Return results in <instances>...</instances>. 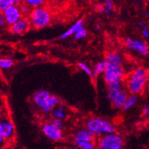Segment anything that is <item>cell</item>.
Segmentation results:
<instances>
[{
	"mask_svg": "<svg viewBox=\"0 0 149 149\" xmlns=\"http://www.w3.org/2000/svg\"><path fill=\"white\" fill-rule=\"evenodd\" d=\"M105 60L107 63V68L104 72V77L107 84L121 81L125 71L122 66V59L120 54L112 52L107 56Z\"/></svg>",
	"mask_w": 149,
	"mask_h": 149,
	"instance_id": "obj_1",
	"label": "cell"
},
{
	"mask_svg": "<svg viewBox=\"0 0 149 149\" xmlns=\"http://www.w3.org/2000/svg\"><path fill=\"white\" fill-rule=\"evenodd\" d=\"M149 81V72L144 68H138L132 72L128 81V88L133 94H140L144 91Z\"/></svg>",
	"mask_w": 149,
	"mask_h": 149,
	"instance_id": "obj_2",
	"label": "cell"
},
{
	"mask_svg": "<svg viewBox=\"0 0 149 149\" xmlns=\"http://www.w3.org/2000/svg\"><path fill=\"white\" fill-rule=\"evenodd\" d=\"M87 130L94 135H104L116 133V127L108 120L102 118L94 117L87 123Z\"/></svg>",
	"mask_w": 149,
	"mask_h": 149,
	"instance_id": "obj_3",
	"label": "cell"
},
{
	"mask_svg": "<svg viewBox=\"0 0 149 149\" xmlns=\"http://www.w3.org/2000/svg\"><path fill=\"white\" fill-rule=\"evenodd\" d=\"M51 16L49 12L43 8H33L30 12V22L36 28H44L50 23Z\"/></svg>",
	"mask_w": 149,
	"mask_h": 149,
	"instance_id": "obj_4",
	"label": "cell"
},
{
	"mask_svg": "<svg viewBox=\"0 0 149 149\" xmlns=\"http://www.w3.org/2000/svg\"><path fill=\"white\" fill-rule=\"evenodd\" d=\"M124 145L123 138L117 133L101 136L98 141L97 149H122Z\"/></svg>",
	"mask_w": 149,
	"mask_h": 149,
	"instance_id": "obj_5",
	"label": "cell"
},
{
	"mask_svg": "<svg viewBox=\"0 0 149 149\" xmlns=\"http://www.w3.org/2000/svg\"><path fill=\"white\" fill-rule=\"evenodd\" d=\"M15 133L14 124L9 118L0 116V135L5 140L10 139L13 137Z\"/></svg>",
	"mask_w": 149,
	"mask_h": 149,
	"instance_id": "obj_6",
	"label": "cell"
},
{
	"mask_svg": "<svg viewBox=\"0 0 149 149\" xmlns=\"http://www.w3.org/2000/svg\"><path fill=\"white\" fill-rule=\"evenodd\" d=\"M126 45L129 49L135 50L142 56H147L149 53L148 46L144 40H133L132 38H127L126 40Z\"/></svg>",
	"mask_w": 149,
	"mask_h": 149,
	"instance_id": "obj_7",
	"label": "cell"
},
{
	"mask_svg": "<svg viewBox=\"0 0 149 149\" xmlns=\"http://www.w3.org/2000/svg\"><path fill=\"white\" fill-rule=\"evenodd\" d=\"M42 130L44 135L52 141H58L63 139V135L62 131L56 127L52 123L44 124L42 127Z\"/></svg>",
	"mask_w": 149,
	"mask_h": 149,
	"instance_id": "obj_8",
	"label": "cell"
},
{
	"mask_svg": "<svg viewBox=\"0 0 149 149\" xmlns=\"http://www.w3.org/2000/svg\"><path fill=\"white\" fill-rule=\"evenodd\" d=\"M2 14L6 18V23L11 26L22 18V13L17 5H12L8 7Z\"/></svg>",
	"mask_w": 149,
	"mask_h": 149,
	"instance_id": "obj_9",
	"label": "cell"
},
{
	"mask_svg": "<svg viewBox=\"0 0 149 149\" xmlns=\"http://www.w3.org/2000/svg\"><path fill=\"white\" fill-rule=\"evenodd\" d=\"M30 25H31V22L29 20L25 18H22L18 22H16L12 25L10 26V31L17 35L22 34L29 29Z\"/></svg>",
	"mask_w": 149,
	"mask_h": 149,
	"instance_id": "obj_10",
	"label": "cell"
},
{
	"mask_svg": "<svg viewBox=\"0 0 149 149\" xmlns=\"http://www.w3.org/2000/svg\"><path fill=\"white\" fill-rule=\"evenodd\" d=\"M50 97L51 95L47 91L40 90L37 91V92L33 94V100L38 107H40L42 109Z\"/></svg>",
	"mask_w": 149,
	"mask_h": 149,
	"instance_id": "obj_11",
	"label": "cell"
},
{
	"mask_svg": "<svg viewBox=\"0 0 149 149\" xmlns=\"http://www.w3.org/2000/svg\"><path fill=\"white\" fill-rule=\"evenodd\" d=\"M93 135L87 129H82L79 130L74 134V142H87V141H92Z\"/></svg>",
	"mask_w": 149,
	"mask_h": 149,
	"instance_id": "obj_12",
	"label": "cell"
},
{
	"mask_svg": "<svg viewBox=\"0 0 149 149\" xmlns=\"http://www.w3.org/2000/svg\"><path fill=\"white\" fill-rule=\"evenodd\" d=\"M83 28H84V22H83V20H79L75 23L73 24L69 29H68L66 31L62 33L60 37H59V38L61 40H63L67 38V37H70L72 35H74L78 31H79V30Z\"/></svg>",
	"mask_w": 149,
	"mask_h": 149,
	"instance_id": "obj_13",
	"label": "cell"
},
{
	"mask_svg": "<svg viewBox=\"0 0 149 149\" xmlns=\"http://www.w3.org/2000/svg\"><path fill=\"white\" fill-rule=\"evenodd\" d=\"M128 96L125 91L122 90L116 94V96L111 100L112 104L116 108H123L126 104Z\"/></svg>",
	"mask_w": 149,
	"mask_h": 149,
	"instance_id": "obj_14",
	"label": "cell"
},
{
	"mask_svg": "<svg viewBox=\"0 0 149 149\" xmlns=\"http://www.w3.org/2000/svg\"><path fill=\"white\" fill-rule=\"evenodd\" d=\"M59 102V98L56 96H52L51 95V97L49 98V100H47L46 104L44 105V107L42 108V110H43V111L44 113H48L49 112L53 111V109L58 106Z\"/></svg>",
	"mask_w": 149,
	"mask_h": 149,
	"instance_id": "obj_15",
	"label": "cell"
},
{
	"mask_svg": "<svg viewBox=\"0 0 149 149\" xmlns=\"http://www.w3.org/2000/svg\"><path fill=\"white\" fill-rule=\"evenodd\" d=\"M97 8L99 12H100L103 14H110L113 9V2L110 0H106L104 3L98 4L97 6Z\"/></svg>",
	"mask_w": 149,
	"mask_h": 149,
	"instance_id": "obj_16",
	"label": "cell"
},
{
	"mask_svg": "<svg viewBox=\"0 0 149 149\" xmlns=\"http://www.w3.org/2000/svg\"><path fill=\"white\" fill-rule=\"evenodd\" d=\"M107 68V63L106 60L100 61V62L97 63L94 68L93 76L94 78H97L100 74L104 73V72L106 71Z\"/></svg>",
	"mask_w": 149,
	"mask_h": 149,
	"instance_id": "obj_17",
	"label": "cell"
},
{
	"mask_svg": "<svg viewBox=\"0 0 149 149\" xmlns=\"http://www.w3.org/2000/svg\"><path fill=\"white\" fill-rule=\"evenodd\" d=\"M52 115L54 119L61 120L64 119L65 117V112L63 105H58L56 107L54 108L52 111Z\"/></svg>",
	"mask_w": 149,
	"mask_h": 149,
	"instance_id": "obj_18",
	"label": "cell"
},
{
	"mask_svg": "<svg viewBox=\"0 0 149 149\" xmlns=\"http://www.w3.org/2000/svg\"><path fill=\"white\" fill-rule=\"evenodd\" d=\"M138 102V97L135 94H132L130 96L128 97L127 100L126 101V104L123 107V110L126 111V110H130L132 107H133L135 106L136 103Z\"/></svg>",
	"mask_w": 149,
	"mask_h": 149,
	"instance_id": "obj_19",
	"label": "cell"
},
{
	"mask_svg": "<svg viewBox=\"0 0 149 149\" xmlns=\"http://www.w3.org/2000/svg\"><path fill=\"white\" fill-rule=\"evenodd\" d=\"M19 4V1L15 0H0V13H3L8 7L12 5Z\"/></svg>",
	"mask_w": 149,
	"mask_h": 149,
	"instance_id": "obj_20",
	"label": "cell"
},
{
	"mask_svg": "<svg viewBox=\"0 0 149 149\" xmlns=\"http://www.w3.org/2000/svg\"><path fill=\"white\" fill-rule=\"evenodd\" d=\"M13 60L8 58H0V68L9 69L13 65Z\"/></svg>",
	"mask_w": 149,
	"mask_h": 149,
	"instance_id": "obj_21",
	"label": "cell"
},
{
	"mask_svg": "<svg viewBox=\"0 0 149 149\" xmlns=\"http://www.w3.org/2000/svg\"><path fill=\"white\" fill-rule=\"evenodd\" d=\"M75 145L79 149H95L92 141H87V142H74Z\"/></svg>",
	"mask_w": 149,
	"mask_h": 149,
	"instance_id": "obj_22",
	"label": "cell"
},
{
	"mask_svg": "<svg viewBox=\"0 0 149 149\" xmlns=\"http://www.w3.org/2000/svg\"><path fill=\"white\" fill-rule=\"evenodd\" d=\"M25 4L33 8H40L43 4V0H26Z\"/></svg>",
	"mask_w": 149,
	"mask_h": 149,
	"instance_id": "obj_23",
	"label": "cell"
},
{
	"mask_svg": "<svg viewBox=\"0 0 149 149\" xmlns=\"http://www.w3.org/2000/svg\"><path fill=\"white\" fill-rule=\"evenodd\" d=\"M78 66H79V68L81 70H82L84 72L86 73L88 76H93V72L91 71V69L85 64V63H79V64H78Z\"/></svg>",
	"mask_w": 149,
	"mask_h": 149,
	"instance_id": "obj_24",
	"label": "cell"
},
{
	"mask_svg": "<svg viewBox=\"0 0 149 149\" xmlns=\"http://www.w3.org/2000/svg\"><path fill=\"white\" fill-rule=\"evenodd\" d=\"M87 35H88V31L83 28L79 30V31H78L74 35V37L76 40H80L85 38L87 37Z\"/></svg>",
	"mask_w": 149,
	"mask_h": 149,
	"instance_id": "obj_25",
	"label": "cell"
},
{
	"mask_svg": "<svg viewBox=\"0 0 149 149\" xmlns=\"http://www.w3.org/2000/svg\"><path fill=\"white\" fill-rule=\"evenodd\" d=\"M108 89H115V90H122V82L121 81H114L113 83L107 84Z\"/></svg>",
	"mask_w": 149,
	"mask_h": 149,
	"instance_id": "obj_26",
	"label": "cell"
},
{
	"mask_svg": "<svg viewBox=\"0 0 149 149\" xmlns=\"http://www.w3.org/2000/svg\"><path fill=\"white\" fill-rule=\"evenodd\" d=\"M139 25L140 28H141L143 37H145V39H149V31L148 29L147 26L145 25L143 22H139Z\"/></svg>",
	"mask_w": 149,
	"mask_h": 149,
	"instance_id": "obj_27",
	"label": "cell"
},
{
	"mask_svg": "<svg viewBox=\"0 0 149 149\" xmlns=\"http://www.w3.org/2000/svg\"><path fill=\"white\" fill-rule=\"evenodd\" d=\"M52 123L54 125L56 128H58L59 130H62L63 127V123L61 120H57V119H53L52 121Z\"/></svg>",
	"mask_w": 149,
	"mask_h": 149,
	"instance_id": "obj_28",
	"label": "cell"
},
{
	"mask_svg": "<svg viewBox=\"0 0 149 149\" xmlns=\"http://www.w3.org/2000/svg\"><path fill=\"white\" fill-rule=\"evenodd\" d=\"M6 21L2 13H0V27H4L6 24Z\"/></svg>",
	"mask_w": 149,
	"mask_h": 149,
	"instance_id": "obj_29",
	"label": "cell"
},
{
	"mask_svg": "<svg viewBox=\"0 0 149 149\" xmlns=\"http://www.w3.org/2000/svg\"><path fill=\"white\" fill-rule=\"evenodd\" d=\"M19 8H20V10H21V12H22V14H23V13H26V12H28V11L30 10V8L26 4L22 5V6H20Z\"/></svg>",
	"mask_w": 149,
	"mask_h": 149,
	"instance_id": "obj_30",
	"label": "cell"
},
{
	"mask_svg": "<svg viewBox=\"0 0 149 149\" xmlns=\"http://www.w3.org/2000/svg\"><path fill=\"white\" fill-rule=\"evenodd\" d=\"M142 114L144 116H149V106L146 105L142 109Z\"/></svg>",
	"mask_w": 149,
	"mask_h": 149,
	"instance_id": "obj_31",
	"label": "cell"
},
{
	"mask_svg": "<svg viewBox=\"0 0 149 149\" xmlns=\"http://www.w3.org/2000/svg\"><path fill=\"white\" fill-rule=\"evenodd\" d=\"M4 143H5V139L2 137V136H1V135H0V148L3 146Z\"/></svg>",
	"mask_w": 149,
	"mask_h": 149,
	"instance_id": "obj_32",
	"label": "cell"
},
{
	"mask_svg": "<svg viewBox=\"0 0 149 149\" xmlns=\"http://www.w3.org/2000/svg\"><path fill=\"white\" fill-rule=\"evenodd\" d=\"M2 105H1V103H0V116H2Z\"/></svg>",
	"mask_w": 149,
	"mask_h": 149,
	"instance_id": "obj_33",
	"label": "cell"
},
{
	"mask_svg": "<svg viewBox=\"0 0 149 149\" xmlns=\"http://www.w3.org/2000/svg\"><path fill=\"white\" fill-rule=\"evenodd\" d=\"M146 15L148 16V17H149V11H148V12H146Z\"/></svg>",
	"mask_w": 149,
	"mask_h": 149,
	"instance_id": "obj_34",
	"label": "cell"
},
{
	"mask_svg": "<svg viewBox=\"0 0 149 149\" xmlns=\"http://www.w3.org/2000/svg\"><path fill=\"white\" fill-rule=\"evenodd\" d=\"M148 128H149V120H148Z\"/></svg>",
	"mask_w": 149,
	"mask_h": 149,
	"instance_id": "obj_35",
	"label": "cell"
},
{
	"mask_svg": "<svg viewBox=\"0 0 149 149\" xmlns=\"http://www.w3.org/2000/svg\"><path fill=\"white\" fill-rule=\"evenodd\" d=\"M148 6H149V0H148Z\"/></svg>",
	"mask_w": 149,
	"mask_h": 149,
	"instance_id": "obj_36",
	"label": "cell"
},
{
	"mask_svg": "<svg viewBox=\"0 0 149 149\" xmlns=\"http://www.w3.org/2000/svg\"><path fill=\"white\" fill-rule=\"evenodd\" d=\"M64 149H65V148H64Z\"/></svg>",
	"mask_w": 149,
	"mask_h": 149,
	"instance_id": "obj_37",
	"label": "cell"
}]
</instances>
